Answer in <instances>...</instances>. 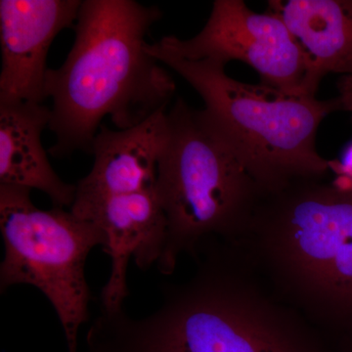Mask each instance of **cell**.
<instances>
[{"label": "cell", "instance_id": "obj_5", "mask_svg": "<svg viewBox=\"0 0 352 352\" xmlns=\"http://www.w3.org/2000/svg\"><path fill=\"white\" fill-rule=\"evenodd\" d=\"M31 189L0 184V230L4 258L0 289L15 285L38 288L48 298L66 335L69 352L78 351L80 326L89 320L91 293L85 263L105 235L94 222L71 210H43L34 205Z\"/></svg>", "mask_w": 352, "mask_h": 352}, {"label": "cell", "instance_id": "obj_2", "mask_svg": "<svg viewBox=\"0 0 352 352\" xmlns=\"http://www.w3.org/2000/svg\"><path fill=\"white\" fill-rule=\"evenodd\" d=\"M161 18L157 6L132 0L82 1L72 50L60 68L46 74L52 99L48 129L56 138L53 157L90 154L107 116L124 131L166 110L175 82L148 53L145 41Z\"/></svg>", "mask_w": 352, "mask_h": 352}, {"label": "cell", "instance_id": "obj_1", "mask_svg": "<svg viewBox=\"0 0 352 352\" xmlns=\"http://www.w3.org/2000/svg\"><path fill=\"white\" fill-rule=\"evenodd\" d=\"M193 258V276L166 286L149 316L101 310L88 330V352H337L270 289L237 245L208 240Z\"/></svg>", "mask_w": 352, "mask_h": 352}, {"label": "cell", "instance_id": "obj_15", "mask_svg": "<svg viewBox=\"0 0 352 352\" xmlns=\"http://www.w3.org/2000/svg\"><path fill=\"white\" fill-rule=\"evenodd\" d=\"M337 352H352V338L339 340L333 344Z\"/></svg>", "mask_w": 352, "mask_h": 352}, {"label": "cell", "instance_id": "obj_7", "mask_svg": "<svg viewBox=\"0 0 352 352\" xmlns=\"http://www.w3.org/2000/svg\"><path fill=\"white\" fill-rule=\"evenodd\" d=\"M80 0L0 1V102L47 99L46 58L60 32L76 24Z\"/></svg>", "mask_w": 352, "mask_h": 352}, {"label": "cell", "instance_id": "obj_9", "mask_svg": "<svg viewBox=\"0 0 352 352\" xmlns=\"http://www.w3.org/2000/svg\"><path fill=\"white\" fill-rule=\"evenodd\" d=\"M90 221L103 231L105 244L102 248L111 258L110 276L101 292V308L124 307L129 296V261L133 258L141 270H147L163 254L166 219L156 187L110 199Z\"/></svg>", "mask_w": 352, "mask_h": 352}, {"label": "cell", "instance_id": "obj_12", "mask_svg": "<svg viewBox=\"0 0 352 352\" xmlns=\"http://www.w3.org/2000/svg\"><path fill=\"white\" fill-rule=\"evenodd\" d=\"M305 314L333 344L352 338V237L321 252Z\"/></svg>", "mask_w": 352, "mask_h": 352}, {"label": "cell", "instance_id": "obj_14", "mask_svg": "<svg viewBox=\"0 0 352 352\" xmlns=\"http://www.w3.org/2000/svg\"><path fill=\"white\" fill-rule=\"evenodd\" d=\"M339 99L342 111H347L352 113V85L344 80L340 78L339 82Z\"/></svg>", "mask_w": 352, "mask_h": 352}, {"label": "cell", "instance_id": "obj_8", "mask_svg": "<svg viewBox=\"0 0 352 352\" xmlns=\"http://www.w3.org/2000/svg\"><path fill=\"white\" fill-rule=\"evenodd\" d=\"M166 138V110L124 131L101 126L91 145L94 166L76 183L69 210L90 221L110 199L155 188Z\"/></svg>", "mask_w": 352, "mask_h": 352}, {"label": "cell", "instance_id": "obj_11", "mask_svg": "<svg viewBox=\"0 0 352 352\" xmlns=\"http://www.w3.org/2000/svg\"><path fill=\"white\" fill-rule=\"evenodd\" d=\"M50 117V108L43 104L0 102V184L39 190L53 207L71 208L76 184L58 176L41 144Z\"/></svg>", "mask_w": 352, "mask_h": 352}, {"label": "cell", "instance_id": "obj_10", "mask_svg": "<svg viewBox=\"0 0 352 352\" xmlns=\"http://www.w3.org/2000/svg\"><path fill=\"white\" fill-rule=\"evenodd\" d=\"M270 12L280 18L307 58L303 94L316 97L324 76L352 69V0H277Z\"/></svg>", "mask_w": 352, "mask_h": 352}, {"label": "cell", "instance_id": "obj_13", "mask_svg": "<svg viewBox=\"0 0 352 352\" xmlns=\"http://www.w3.org/2000/svg\"><path fill=\"white\" fill-rule=\"evenodd\" d=\"M331 171L335 173L333 183L340 188L352 190V144L340 161H330Z\"/></svg>", "mask_w": 352, "mask_h": 352}, {"label": "cell", "instance_id": "obj_3", "mask_svg": "<svg viewBox=\"0 0 352 352\" xmlns=\"http://www.w3.org/2000/svg\"><path fill=\"white\" fill-rule=\"evenodd\" d=\"M146 50L201 95L206 115L264 196L300 180L326 179L330 161L317 151V132L327 116L342 111L339 97L319 100L239 82L224 62L186 60L161 41Z\"/></svg>", "mask_w": 352, "mask_h": 352}, {"label": "cell", "instance_id": "obj_16", "mask_svg": "<svg viewBox=\"0 0 352 352\" xmlns=\"http://www.w3.org/2000/svg\"><path fill=\"white\" fill-rule=\"evenodd\" d=\"M342 78H344V80H346V82L349 83V85H352V69L351 71V73L349 74V75L342 76Z\"/></svg>", "mask_w": 352, "mask_h": 352}, {"label": "cell", "instance_id": "obj_4", "mask_svg": "<svg viewBox=\"0 0 352 352\" xmlns=\"http://www.w3.org/2000/svg\"><path fill=\"white\" fill-rule=\"evenodd\" d=\"M156 191L166 219L157 264L164 275L175 273L183 254L194 258L206 241H239L264 197L204 109L182 97L166 111Z\"/></svg>", "mask_w": 352, "mask_h": 352}, {"label": "cell", "instance_id": "obj_6", "mask_svg": "<svg viewBox=\"0 0 352 352\" xmlns=\"http://www.w3.org/2000/svg\"><path fill=\"white\" fill-rule=\"evenodd\" d=\"M160 41L191 61L244 62L258 72L263 85L305 95L307 65L300 44L277 15L254 12L243 0H215L205 27L194 38L168 36Z\"/></svg>", "mask_w": 352, "mask_h": 352}]
</instances>
